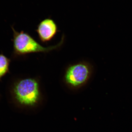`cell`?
I'll return each mask as SVG.
<instances>
[{
    "label": "cell",
    "instance_id": "3",
    "mask_svg": "<svg viewBox=\"0 0 132 132\" xmlns=\"http://www.w3.org/2000/svg\"><path fill=\"white\" fill-rule=\"evenodd\" d=\"M92 68L84 62L69 67L65 75V80L68 85L76 87L84 85L92 74Z\"/></svg>",
    "mask_w": 132,
    "mask_h": 132
},
{
    "label": "cell",
    "instance_id": "4",
    "mask_svg": "<svg viewBox=\"0 0 132 132\" xmlns=\"http://www.w3.org/2000/svg\"><path fill=\"white\" fill-rule=\"evenodd\" d=\"M39 38L43 42L49 41L54 37L57 31V27L53 20L46 19L38 25L36 30Z\"/></svg>",
    "mask_w": 132,
    "mask_h": 132
},
{
    "label": "cell",
    "instance_id": "2",
    "mask_svg": "<svg viewBox=\"0 0 132 132\" xmlns=\"http://www.w3.org/2000/svg\"><path fill=\"white\" fill-rule=\"evenodd\" d=\"M14 44L15 52L20 54L31 53L43 52L46 53L57 49L61 46L64 42V36L59 44L54 46L45 47L42 46L27 34L23 32L18 33L14 31Z\"/></svg>",
    "mask_w": 132,
    "mask_h": 132
},
{
    "label": "cell",
    "instance_id": "1",
    "mask_svg": "<svg viewBox=\"0 0 132 132\" xmlns=\"http://www.w3.org/2000/svg\"><path fill=\"white\" fill-rule=\"evenodd\" d=\"M13 94L16 101L21 105L27 106L34 105L39 97L38 81L32 78L20 81L15 85Z\"/></svg>",
    "mask_w": 132,
    "mask_h": 132
},
{
    "label": "cell",
    "instance_id": "5",
    "mask_svg": "<svg viewBox=\"0 0 132 132\" xmlns=\"http://www.w3.org/2000/svg\"><path fill=\"white\" fill-rule=\"evenodd\" d=\"M9 64V60L4 55L0 54V78L7 72Z\"/></svg>",
    "mask_w": 132,
    "mask_h": 132
}]
</instances>
